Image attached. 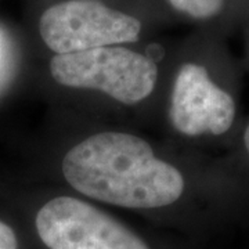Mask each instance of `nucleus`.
I'll return each mask as SVG.
<instances>
[{
	"label": "nucleus",
	"instance_id": "2",
	"mask_svg": "<svg viewBox=\"0 0 249 249\" xmlns=\"http://www.w3.org/2000/svg\"><path fill=\"white\" fill-rule=\"evenodd\" d=\"M50 72L62 86L98 90L126 106L148 97L158 78L152 60L119 46L57 54L50 61Z\"/></svg>",
	"mask_w": 249,
	"mask_h": 249
},
{
	"label": "nucleus",
	"instance_id": "6",
	"mask_svg": "<svg viewBox=\"0 0 249 249\" xmlns=\"http://www.w3.org/2000/svg\"><path fill=\"white\" fill-rule=\"evenodd\" d=\"M170 6L194 19H212L222 14L227 0H168Z\"/></svg>",
	"mask_w": 249,
	"mask_h": 249
},
{
	"label": "nucleus",
	"instance_id": "1",
	"mask_svg": "<svg viewBox=\"0 0 249 249\" xmlns=\"http://www.w3.org/2000/svg\"><path fill=\"white\" fill-rule=\"evenodd\" d=\"M62 175L80 194L129 209L176 204L187 190L181 170L155 157L144 139L101 132L73 145L62 160Z\"/></svg>",
	"mask_w": 249,
	"mask_h": 249
},
{
	"label": "nucleus",
	"instance_id": "3",
	"mask_svg": "<svg viewBox=\"0 0 249 249\" xmlns=\"http://www.w3.org/2000/svg\"><path fill=\"white\" fill-rule=\"evenodd\" d=\"M168 114L172 127L183 137L222 139L235 130L238 103L208 64L186 61L173 80Z\"/></svg>",
	"mask_w": 249,
	"mask_h": 249
},
{
	"label": "nucleus",
	"instance_id": "8",
	"mask_svg": "<svg viewBox=\"0 0 249 249\" xmlns=\"http://www.w3.org/2000/svg\"><path fill=\"white\" fill-rule=\"evenodd\" d=\"M240 144L241 152H242V158L245 160L247 166L249 168V121L242 127L240 134Z\"/></svg>",
	"mask_w": 249,
	"mask_h": 249
},
{
	"label": "nucleus",
	"instance_id": "4",
	"mask_svg": "<svg viewBox=\"0 0 249 249\" xmlns=\"http://www.w3.org/2000/svg\"><path fill=\"white\" fill-rule=\"evenodd\" d=\"M39 31L50 50L70 54L136 42L142 24L97 0H67L46 10Z\"/></svg>",
	"mask_w": 249,
	"mask_h": 249
},
{
	"label": "nucleus",
	"instance_id": "7",
	"mask_svg": "<svg viewBox=\"0 0 249 249\" xmlns=\"http://www.w3.org/2000/svg\"><path fill=\"white\" fill-rule=\"evenodd\" d=\"M0 249H17V237L6 223L0 222Z\"/></svg>",
	"mask_w": 249,
	"mask_h": 249
},
{
	"label": "nucleus",
	"instance_id": "5",
	"mask_svg": "<svg viewBox=\"0 0 249 249\" xmlns=\"http://www.w3.org/2000/svg\"><path fill=\"white\" fill-rule=\"evenodd\" d=\"M36 230L49 249H150L122 223L72 196L43 205L36 214Z\"/></svg>",
	"mask_w": 249,
	"mask_h": 249
}]
</instances>
